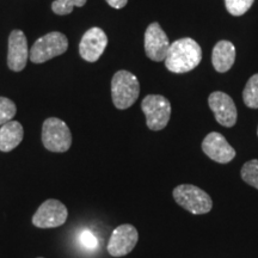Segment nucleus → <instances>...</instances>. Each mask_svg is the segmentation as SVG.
<instances>
[{"label": "nucleus", "mask_w": 258, "mask_h": 258, "mask_svg": "<svg viewBox=\"0 0 258 258\" xmlns=\"http://www.w3.org/2000/svg\"><path fill=\"white\" fill-rule=\"evenodd\" d=\"M202 60L200 44L192 38H180L170 44L165 57L166 69L172 73H186L199 66Z\"/></svg>", "instance_id": "f257e3e1"}, {"label": "nucleus", "mask_w": 258, "mask_h": 258, "mask_svg": "<svg viewBox=\"0 0 258 258\" xmlns=\"http://www.w3.org/2000/svg\"><path fill=\"white\" fill-rule=\"evenodd\" d=\"M140 95V84L137 77L128 71H118L111 80V98L117 109L124 110L137 102Z\"/></svg>", "instance_id": "f03ea898"}, {"label": "nucleus", "mask_w": 258, "mask_h": 258, "mask_svg": "<svg viewBox=\"0 0 258 258\" xmlns=\"http://www.w3.org/2000/svg\"><path fill=\"white\" fill-rule=\"evenodd\" d=\"M173 199L180 207L195 215L207 214L212 211L213 201L205 190L192 184L177 185L172 191Z\"/></svg>", "instance_id": "7ed1b4c3"}, {"label": "nucleus", "mask_w": 258, "mask_h": 258, "mask_svg": "<svg viewBox=\"0 0 258 258\" xmlns=\"http://www.w3.org/2000/svg\"><path fill=\"white\" fill-rule=\"evenodd\" d=\"M42 143L50 152L62 153L72 145V134L69 125L60 118L49 117L42 125Z\"/></svg>", "instance_id": "20e7f679"}, {"label": "nucleus", "mask_w": 258, "mask_h": 258, "mask_svg": "<svg viewBox=\"0 0 258 258\" xmlns=\"http://www.w3.org/2000/svg\"><path fill=\"white\" fill-rule=\"evenodd\" d=\"M69 48V40L61 32L54 31L44 35L31 47L29 57L34 63H42L63 54Z\"/></svg>", "instance_id": "39448f33"}, {"label": "nucleus", "mask_w": 258, "mask_h": 258, "mask_svg": "<svg viewBox=\"0 0 258 258\" xmlns=\"http://www.w3.org/2000/svg\"><path fill=\"white\" fill-rule=\"evenodd\" d=\"M141 109L146 115L147 127L151 131H161L169 123L171 104L169 99L160 95H148L141 103Z\"/></svg>", "instance_id": "423d86ee"}, {"label": "nucleus", "mask_w": 258, "mask_h": 258, "mask_svg": "<svg viewBox=\"0 0 258 258\" xmlns=\"http://www.w3.org/2000/svg\"><path fill=\"white\" fill-rule=\"evenodd\" d=\"M69 217L66 206L57 200L50 199L38 207L32 217V224L38 228H55L63 225Z\"/></svg>", "instance_id": "0eeeda50"}, {"label": "nucleus", "mask_w": 258, "mask_h": 258, "mask_svg": "<svg viewBox=\"0 0 258 258\" xmlns=\"http://www.w3.org/2000/svg\"><path fill=\"white\" fill-rule=\"evenodd\" d=\"M139 240L138 230L133 225L124 224L112 231L108 241V252L112 257H122L132 252Z\"/></svg>", "instance_id": "6e6552de"}, {"label": "nucleus", "mask_w": 258, "mask_h": 258, "mask_svg": "<svg viewBox=\"0 0 258 258\" xmlns=\"http://www.w3.org/2000/svg\"><path fill=\"white\" fill-rule=\"evenodd\" d=\"M208 104L219 124L231 128L237 123V106L227 93L215 91L209 95Z\"/></svg>", "instance_id": "1a4fd4ad"}, {"label": "nucleus", "mask_w": 258, "mask_h": 258, "mask_svg": "<svg viewBox=\"0 0 258 258\" xmlns=\"http://www.w3.org/2000/svg\"><path fill=\"white\" fill-rule=\"evenodd\" d=\"M202 151L208 158L220 164L230 163L237 154L224 135L218 132H212L203 139Z\"/></svg>", "instance_id": "9d476101"}, {"label": "nucleus", "mask_w": 258, "mask_h": 258, "mask_svg": "<svg viewBox=\"0 0 258 258\" xmlns=\"http://www.w3.org/2000/svg\"><path fill=\"white\" fill-rule=\"evenodd\" d=\"M169 48V37L166 36L165 31L161 29L160 25L158 23L148 25L146 32H145V51H146V55L151 60L159 62V61L165 60Z\"/></svg>", "instance_id": "9b49d317"}, {"label": "nucleus", "mask_w": 258, "mask_h": 258, "mask_svg": "<svg viewBox=\"0 0 258 258\" xmlns=\"http://www.w3.org/2000/svg\"><path fill=\"white\" fill-rule=\"evenodd\" d=\"M108 37L101 28H91L84 34L79 44L80 56L89 62H96L104 53Z\"/></svg>", "instance_id": "f8f14e48"}, {"label": "nucleus", "mask_w": 258, "mask_h": 258, "mask_svg": "<svg viewBox=\"0 0 258 258\" xmlns=\"http://www.w3.org/2000/svg\"><path fill=\"white\" fill-rule=\"evenodd\" d=\"M30 51L28 50V41L24 32L14 30L9 37V53L8 66L11 71L21 72L27 66L28 56Z\"/></svg>", "instance_id": "ddd939ff"}, {"label": "nucleus", "mask_w": 258, "mask_h": 258, "mask_svg": "<svg viewBox=\"0 0 258 258\" xmlns=\"http://www.w3.org/2000/svg\"><path fill=\"white\" fill-rule=\"evenodd\" d=\"M235 61V47L230 41L222 40L215 44L212 53V62L214 69L220 73L231 70Z\"/></svg>", "instance_id": "4468645a"}, {"label": "nucleus", "mask_w": 258, "mask_h": 258, "mask_svg": "<svg viewBox=\"0 0 258 258\" xmlns=\"http://www.w3.org/2000/svg\"><path fill=\"white\" fill-rule=\"evenodd\" d=\"M24 138V129L17 121H10L0 128V151L10 152L15 150Z\"/></svg>", "instance_id": "2eb2a0df"}, {"label": "nucleus", "mask_w": 258, "mask_h": 258, "mask_svg": "<svg viewBox=\"0 0 258 258\" xmlns=\"http://www.w3.org/2000/svg\"><path fill=\"white\" fill-rule=\"evenodd\" d=\"M243 99L246 106L251 109H258V73L253 74L247 80L243 91Z\"/></svg>", "instance_id": "dca6fc26"}, {"label": "nucleus", "mask_w": 258, "mask_h": 258, "mask_svg": "<svg viewBox=\"0 0 258 258\" xmlns=\"http://www.w3.org/2000/svg\"><path fill=\"white\" fill-rule=\"evenodd\" d=\"M240 175L246 184L258 189V159L246 161L241 167Z\"/></svg>", "instance_id": "f3484780"}, {"label": "nucleus", "mask_w": 258, "mask_h": 258, "mask_svg": "<svg viewBox=\"0 0 258 258\" xmlns=\"http://www.w3.org/2000/svg\"><path fill=\"white\" fill-rule=\"evenodd\" d=\"M86 2L88 0H55L51 4V10H53L54 14L64 16L71 14L76 6L77 8H82L86 4Z\"/></svg>", "instance_id": "a211bd4d"}, {"label": "nucleus", "mask_w": 258, "mask_h": 258, "mask_svg": "<svg viewBox=\"0 0 258 258\" xmlns=\"http://www.w3.org/2000/svg\"><path fill=\"white\" fill-rule=\"evenodd\" d=\"M17 108L11 99L6 97H0V125L8 123L15 117Z\"/></svg>", "instance_id": "6ab92c4d"}, {"label": "nucleus", "mask_w": 258, "mask_h": 258, "mask_svg": "<svg viewBox=\"0 0 258 258\" xmlns=\"http://www.w3.org/2000/svg\"><path fill=\"white\" fill-rule=\"evenodd\" d=\"M254 0H225L227 11L232 16H243L249 11Z\"/></svg>", "instance_id": "aec40b11"}, {"label": "nucleus", "mask_w": 258, "mask_h": 258, "mask_svg": "<svg viewBox=\"0 0 258 258\" xmlns=\"http://www.w3.org/2000/svg\"><path fill=\"white\" fill-rule=\"evenodd\" d=\"M80 243H82L83 246H85L86 249H96L97 247V239L95 234L90 231H83L82 234L79 237Z\"/></svg>", "instance_id": "412c9836"}, {"label": "nucleus", "mask_w": 258, "mask_h": 258, "mask_svg": "<svg viewBox=\"0 0 258 258\" xmlns=\"http://www.w3.org/2000/svg\"><path fill=\"white\" fill-rule=\"evenodd\" d=\"M105 2L108 3V4L110 5L111 8L120 10V9L124 8V6L127 5L128 0H105Z\"/></svg>", "instance_id": "4be33fe9"}, {"label": "nucleus", "mask_w": 258, "mask_h": 258, "mask_svg": "<svg viewBox=\"0 0 258 258\" xmlns=\"http://www.w3.org/2000/svg\"><path fill=\"white\" fill-rule=\"evenodd\" d=\"M257 134H258V129H257Z\"/></svg>", "instance_id": "5701e85b"}, {"label": "nucleus", "mask_w": 258, "mask_h": 258, "mask_svg": "<svg viewBox=\"0 0 258 258\" xmlns=\"http://www.w3.org/2000/svg\"><path fill=\"white\" fill-rule=\"evenodd\" d=\"M38 258H42V257H38Z\"/></svg>", "instance_id": "b1692460"}]
</instances>
